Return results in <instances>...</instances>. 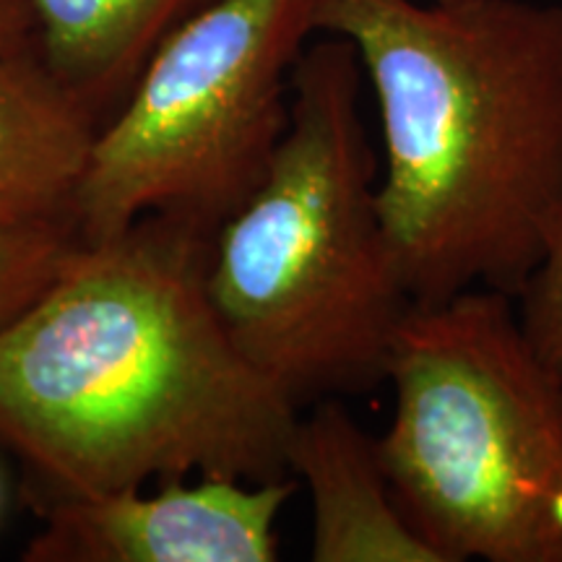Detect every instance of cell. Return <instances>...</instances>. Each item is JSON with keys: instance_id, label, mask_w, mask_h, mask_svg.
<instances>
[{"instance_id": "obj_5", "label": "cell", "mask_w": 562, "mask_h": 562, "mask_svg": "<svg viewBox=\"0 0 562 562\" xmlns=\"http://www.w3.org/2000/svg\"><path fill=\"white\" fill-rule=\"evenodd\" d=\"M318 0H209L159 42L97 128L70 224L81 243L146 216L214 235L261 186Z\"/></svg>"}, {"instance_id": "obj_12", "label": "cell", "mask_w": 562, "mask_h": 562, "mask_svg": "<svg viewBox=\"0 0 562 562\" xmlns=\"http://www.w3.org/2000/svg\"><path fill=\"white\" fill-rule=\"evenodd\" d=\"M37 47V21L30 0H0V55Z\"/></svg>"}, {"instance_id": "obj_3", "label": "cell", "mask_w": 562, "mask_h": 562, "mask_svg": "<svg viewBox=\"0 0 562 562\" xmlns=\"http://www.w3.org/2000/svg\"><path fill=\"white\" fill-rule=\"evenodd\" d=\"M360 87L347 40L302 50L269 170L211 237L206 286L224 328L297 406L378 389L414 305L378 214Z\"/></svg>"}, {"instance_id": "obj_6", "label": "cell", "mask_w": 562, "mask_h": 562, "mask_svg": "<svg viewBox=\"0 0 562 562\" xmlns=\"http://www.w3.org/2000/svg\"><path fill=\"white\" fill-rule=\"evenodd\" d=\"M297 490L199 476L100 495H53L24 562H273L277 521Z\"/></svg>"}, {"instance_id": "obj_8", "label": "cell", "mask_w": 562, "mask_h": 562, "mask_svg": "<svg viewBox=\"0 0 562 562\" xmlns=\"http://www.w3.org/2000/svg\"><path fill=\"white\" fill-rule=\"evenodd\" d=\"M97 128L37 47L0 55V224H70Z\"/></svg>"}, {"instance_id": "obj_11", "label": "cell", "mask_w": 562, "mask_h": 562, "mask_svg": "<svg viewBox=\"0 0 562 562\" xmlns=\"http://www.w3.org/2000/svg\"><path fill=\"white\" fill-rule=\"evenodd\" d=\"M516 311L531 347L562 378V201L542 256L516 294Z\"/></svg>"}, {"instance_id": "obj_13", "label": "cell", "mask_w": 562, "mask_h": 562, "mask_svg": "<svg viewBox=\"0 0 562 562\" xmlns=\"http://www.w3.org/2000/svg\"><path fill=\"white\" fill-rule=\"evenodd\" d=\"M438 3H456V0H438Z\"/></svg>"}, {"instance_id": "obj_10", "label": "cell", "mask_w": 562, "mask_h": 562, "mask_svg": "<svg viewBox=\"0 0 562 562\" xmlns=\"http://www.w3.org/2000/svg\"><path fill=\"white\" fill-rule=\"evenodd\" d=\"M76 243L70 224H0V331L50 284Z\"/></svg>"}, {"instance_id": "obj_2", "label": "cell", "mask_w": 562, "mask_h": 562, "mask_svg": "<svg viewBox=\"0 0 562 562\" xmlns=\"http://www.w3.org/2000/svg\"><path fill=\"white\" fill-rule=\"evenodd\" d=\"M378 97V214L414 302L516 297L562 201V5L318 0Z\"/></svg>"}, {"instance_id": "obj_9", "label": "cell", "mask_w": 562, "mask_h": 562, "mask_svg": "<svg viewBox=\"0 0 562 562\" xmlns=\"http://www.w3.org/2000/svg\"><path fill=\"white\" fill-rule=\"evenodd\" d=\"M209 0H30L37 50L87 108L121 104L159 42Z\"/></svg>"}, {"instance_id": "obj_4", "label": "cell", "mask_w": 562, "mask_h": 562, "mask_svg": "<svg viewBox=\"0 0 562 562\" xmlns=\"http://www.w3.org/2000/svg\"><path fill=\"white\" fill-rule=\"evenodd\" d=\"M385 381L378 440L398 510L442 562H562V378L516 297L414 302Z\"/></svg>"}, {"instance_id": "obj_7", "label": "cell", "mask_w": 562, "mask_h": 562, "mask_svg": "<svg viewBox=\"0 0 562 562\" xmlns=\"http://www.w3.org/2000/svg\"><path fill=\"white\" fill-rule=\"evenodd\" d=\"M286 463L311 492L315 562H442L398 510L378 440L339 398L297 419Z\"/></svg>"}, {"instance_id": "obj_1", "label": "cell", "mask_w": 562, "mask_h": 562, "mask_svg": "<svg viewBox=\"0 0 562 562\" xmlns=\"http://www.w3.org/2000/svg\"><path fill=\"white\" fill-rule=\"evenodd\" d=\"M211 237L146 216L79 240L0 331V442L53 495L292 476L297 404L224 328Z\"/></svg>"}]
</instances>
